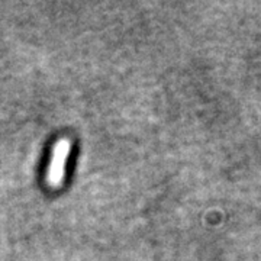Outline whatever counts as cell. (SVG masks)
<instances>
[{
  "instance_id": "obj_1",
  "label": "cell",
  "mask_w": 261,
  "mask_h": 261,
  "mask_svg": "<svg viewBox=\"0 0 261 261\" xmlns=\"http://www.w3.org/2000/svg\"><path fill=\"white\" fill-rule=\"evenodd\" d=\"M68 152H70V142L67 140H61L54 148V157L48 170V183L51 186H58L63 181Z\"/></svg>"
}]
</instances>
